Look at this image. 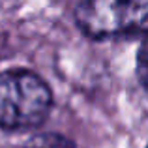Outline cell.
<instances>
[{
    "instance_id": "cell-1",
    "label": "cell",
    "mask_w": 148,
    "mask_h": 148,
    "mask_svg": "<svg viewBox=\"0 0 148 148\" xmlns=\"http://www.w3.org/2000/svg\"><path fill=\"white\" fill-rule=\"evenodd\" d=\"M51 105V88L34 71L8 69L0 73V130H34L45 122Z\"/></svg>"
},
{
    "instance_id": "cell-2",
    "label": "cell",
    "mask_w": 148,
    "mask_h": 148,
    "mask_svg": "<svg viewBox=\"0 0 148 148\" xmlns=\"http://www.w3.org/2000/svg\"><path fill=\"white\" fill-rule=\"evenodd\" d=\"M75 21L94 40L148 34V0H79Z\"/></svg>"
},
{
    "instance_id": "cell-3",
    "label": "cell",
    "mask_w": 148,
    "mask_h": 148,
    "mask_svg": "<svg viewBox=\"0 0 148 148\" xmlns=\"http://www.w3.org/2000/svg\"><path fill=\"white\" fill-rule=\"evenodd\" d=\"M23 148H75L69 139L60 133H38L30 137Z\"/></svg>"
},
{
    "instance_id": "cell-4",
    "label": "cell",
    "mask_w": 148,
    "mask_h": 148,
    "mask_svg": "<svg viewBox=\"0 0 148 148\" xmlns=\"http://www.w3.org/2000/svg\"><path fill=\"white\" fill-rule=\"evenodd\" d=\"M139 75H141L143 83L148 86V38L143 41L141 49H139Z\"/></svg>"
}]
</instances>
